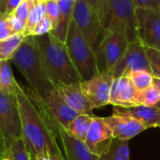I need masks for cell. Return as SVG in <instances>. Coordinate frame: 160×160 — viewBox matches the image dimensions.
Segmentation results:
<instances>
[{"label":"cell","instance_id":"cell-17","mask_svg":"<svg viewBox=\"0 0 160 160\" xmlns=\"http://www.w3.org/2000/svg\"><path fill=\"white\" fill-rule=\"evenodd\" d=\"M81 82L68 85H61L56 87V91L62 98L64 102L73 111L80 114H93V108L81 89Z\"/></svg>","mask_w":160,"mask_h":160},{"label":"cell","instance_id":"cell-24","mask_svg":"<svg viewBox=\"0 0 160 160\" xmlns=\"http://www.w3.org/2000/svg\"><path fill=\"white\" fill-rule=\"evenodd\" d=\"M46 4L45 2H39L38 4H35L34 7L32 8L26 23H25V28L23 31V35L25 37L30 36L31 32L33 31L34 27L46 16Z\"/></svg>","mask_w":160,"mask_h":160},{"label":"cell","instance_id":"cell-41","mask_svg":"<svg viewBox=\"0 0 160 160\" xmlns=\"http://www.w3.org/2000/svg\"><path fill=\"white\" fill-rule=\"evenodd\" d=\"M0 160H11V158H10V157H9L8 155H7V156L3 157V158H2Z\"/></svg>","mask_w":160,"mask_h":160},{"label":"cell","instance_id":"cell-19","mask_svg":"<svg viewBox=\"0 0 160 160\" xmlns=\"http://www.w3.org/2000/svg\"><path fill=\"white\" fill-rule=\"evenodd\" d=\"M75 0H58L59 5V17L54 30L51 33L53 34L61 41L65 42L69 24L72 21V14Z\"/></svg>","mask_w":160,"mask_h":160},{"label":"cell","instance_id":"cell-18","mask_svg":"<svg viewBox=\"0 0 160 160\" xmlns=\"http://www.w3.org/2000/svg\"><path fill=\"white\" fill-rule=\"evenodd\" d=\"M113 114L132 117L141 122L147 128H160V110L157 106L138 105L128 108L113 107Z\"/></svg>","mask_w":160,"mask_h":160},{"label":"cell","instance_id":"cell-25","mask_svg":"<svg viewBox=\"0 0 160 160\" xmlns=\"http://www.w3.org/2000/svg\"><path fill=\"white\" fill-rule=\"evenodd\" d=\"M136 99L138 105H144L150 107L157 106L158 103L160 102L159 91L154 84L146 89L137 90Z\"/></svg>","mask_w":160,"mask_h":160},{"label":"cell","instance_id":"cell-42","mask_svg":"<svg viewBox=\"0 0 160 160\" xmlns=\"http://www.w3.org/2000/svg\"><path fill=\"white\" fill-rule=\"evenodd\" d=\"M33 2L35 3V4H38V3H39V2H43L42 0H33Z\"/></svg>","mask_w":160,"mask_h":160},{"label":"cell","instance_id":"cell-5","mask_svg":"<svg viewBox=\"0 0 160 160\" xmlns=\"http://www.w3.org/2000/svg\"><path fill=\"white\" fill-rule=\"evenodd\" d=\"M65 45L82 82L87 81L98 73L96 53L73 20L69 24Z\"/></svg>","mask_w":160,"mask_h":160},{"label":"cell","instance_id":"cell-10","mask_svg":"<svg viewBox=\"0 0 160 160\" xmlns=\"http://www.w3.org/2000/svg\"><path fill=\"white\" fill-rule=\"evenodd\" d=\"M137 70L151 72L145 46L138 38L128 43L122 58L109 71L112 78L116 79L122 76H128L130 72Z\"/></svg>","mask_w":160,"mask_h":160},{"label":"cell","instance_id":"cell-39","mask_svg":"<svg viewBox=\"0 0 160 160\" xmlns=\"http://www.w3.org/2000/svg\"><path fill=\"white\" fill-rule=\"evenodd\" d=\"M153 84L157 87V89L159 91V94H160V79H158V78H154Z\"/></svg>","mask_w":160,"mask_h":160},{"label":"cell","instance_id":"cell-1","mask_svg":"<svg viewBox=\"0 0 160 160\" xmlns=\"http://www.w3.org/2000/svg\"><path fill=\"white\" fill-rule=\"evenodd\" d=\"M22 139L32 157L49 155L65 158L53 126L40 105L23 88L16 94Z\"/></svg>","mask_w":160,"mask_h":160},{"label":"cell","instance_id":"cell-15","mask_svg":"<svg viewBox=\"0 0 160 160\" xmlns=\"http://www.w3.org/2000/svg\"><path fill=\"white\" fill-rule=\"evenodd\" d=\"M105 119L112 129L113 138L118 140L129 141L135 136L148 129L138 120L126 115L112 113V115L105 117Z\"/></svg>","mask_w":160,"mask_h":160},{"label":"cell","instance_id":"cell-22","mask_svg":"<svg viewBox=\"0 0 160 160\" xmlns=\"http://www.w3.org/2000/svg\"><path fill=\"white\" fill-rule=\"evenodd\" d=\"M99 160H130L128 141L113 139L110 148L99 157Z\"/></svg>","mask_w":160,"mask_h":160},{"label":"cell","instance_id":"cell-44","mask_svg":"<svg viewBox=\"0 0 160 160\" xmlns=\"http://www.w3.org/2000/svg\"><path fill=\"white\" fill-rule=\"evenodd\" d=\"M42 1H43V2H45V1H46V0H42Z\"/></svg>","mask_w":160,"mask_h":160},{"label":"cell","instance_id":"cell-33","mask_svg":"<svg viewBox=\"0 0 160 160\" xmlns=\"http://www.w3.org/2000/svg\"><path fill=\"white\" fill-rule=\"evenodd\" d=\"M8 19L9 25L15 34L16 33H23L24 28H25V22H22V20H20L19 18L15 17L12 14H9Z\"/></svg>","mask_w":160,"mask_h":160},{"label":"cell","instance_id":"cell-11","mask_svg":"<svg viewBox=\"0 0 160 160\" xmlns=\"http://www.w3.org/2000/svg\"><path fill=\"white\" fill-rule=\"evenodd\" d=\"M28 93L40 105L50 120L61 126L66 130L72 120L80 115V113L73 111L64 102L62 98L57 93L56 89H54L44 98H39L31 90H28Z\"/></svg>","mask_w":160,"mask_h":160},{"label":"cell","instance_id":"cell-27","mask_svg":"<svg viewBox=\"0 0 160 160\" xmlns=\"http://www.w3.org/2000/svg\"><path fill=\"white\" fill-rule=\"evenodd\" d=\"M8 154L11 160H32V157L22 137L11 145Z\"/></svg>","mask_w":160,"mask_h":160},{"label":"cell","instance_id":"cell-2","mask_svg":"<svg viewBox=\"0 0 160 160\" xmlns=\"http://www.w3.org/2000/svg\"><path fill=\"white\" fill-rule=\"evenodd\" d=\"M36 41L47 77L55 88L82 82L69 58L65 42L51 32L36 37Z\"/></svg>","mask_w":160,"mask_h":160},{"label":"cell","instance_id":"cell-29","mask_svg":"<svg viewBox=\"0 0 160 160\" xmlns=\"http://www.w3.org/2000/svg\"><path fill=\"white\" fill-rule=\"evenodd\" d=\"M34 5H35V3L33 2V0H22L11 14L26 23L28 15H29L32 8L34 7Z\"/></svg>","mask_w":160,"mask_h":160},{"label":"cell","instance_id":"cell-7","mask_svg":"<svg viewBox=\"0 0 160 160\" xmlns=\"http://www.w3.org/2000/svg\"><path fill=\"white\" fill-rule=\"evenodd\" d=\"M72 20L96 53L105 34L96 10L85 0H75Z\"/></svg>","mask_w":160,"mask_h":160},{"label":"cell","instance_id":"cell-30","mask_svg":"<svg viewBox=\"0 0 160 160\" xmlns=\"http://www.w3.org/2000/svg\"><path fill=\"white\" fill-rule=\"evenodd\" d=\"M45 4H46V14L52 22V30H54L56 27V24H57L58 17H59L58 0H46Z\"/></svg>","mask_w":160,"mask_h":160},{"label":"cell","instance_id":"cell-40","mask_svg":"<svg viewBox=\"0 0 160 160\" xmlns=\"http://www.w3.org/2000/svg\"><path fill=\"white\" fill-rule=\"evenodd\" d=\"M86 1V3L91 7V8H93L94 9H95V8H96V3H97V0H85Z\"/></svg>","mask_w":160,"mask_h":160},{"label":"cell","instance_id":"cell-26","mask_svg":"<svg viewBox=\"0 0 160 160\" xmlns=\"http://www.w3.org/2000/svg\"><path fill=\"white\" fill-rule=\"evenodd\" d=\"M128 77L131 80L137 90H143L153 85L154 76L151 72L145 70H137L130 72Z\"/></svg>","mask_w":160,"mask_h":160},{"label":"cell","instance_id":"cell-34","mask_svg":"<svg viewBox=\"0 0 160 160\" xmlns=\"http://www.w3.org/2000/svg\"><path fill=\"white\" fill-rule=\"evenodd\" d=\"M136 8H148L160 10V0H132Z\"/></svg>","mask_w":160,"mask_h":160},{"label":"cell","instance_id":"cell-4","mask_svg":"<svg viewBox=\"0 0 160 160\" xmlns=\"http://www.w3.org/2000/svg\"><path fill=\"white\" fill-rule=\"evenodd\" d=\"M95 10L105 31H119L131 42L137 38L136 7L132 0H97Z\"/></svg>","mask_w":160,"mask_h":160},{"label":"cell","instance_id":"cell-9","mask_svg":"<svg viewBox=\"0 0 160 160\" xmlns=\"http://www.w3.org/2000/svg\"><path fill=\"white\" fill-rule=\"evenodd\" d=\"M137 38L148 48L160 51V10L136 8Z\"/></svg>","mask_w":160,"mask_h":160},{"label":"cell","instance_id":"cell-20","mask_svg":"<svg viewBox=\"0 0 160 160\" xmlns=\"http://www.w3.org/2000/svg\"><path fill=\"white\" fill-rule=\"evenodd\" d=\"M22 87L15 80L9 60L0 61V91L7 95L16 96Z\"/></svg>","mask_w":160,"mask_h":160},{"label":"cell","instance_id":"cell-14","mask_svg":"<svg viewBox=\"0 0 160 160\" xmlns=\"http://www.w3.org/2000/svg\"><path fill=\"white\" fill-rule=\"evenodd\" d=\"M50 119V118H49ZM56 133L66 160H99V156L92 153L84 142L71 137L65 128L51 121Z\"/></svg>","mask_w":160,"mask_h":160},{"label":"cell","instance_id":"cell-21","mask_svg":"<svg viewBox=\"0 0 160 160\" xmlns=\"http://www.w3.org/2000/svg\"><path fill=\"white\" fill-rule=\"evenodd\" d=\"M94 116L88 114H80L69 124L67 132L76 140L84 142Z\"/></svg>","mask_w":160,"mask_h":160},{"label":"cell","instance_id":"cell-38","mask_svg":"<svg viewBox=\"0 0 160 160\" xmlns=\"http://www.w3.org/2000/svg\"><path fill=\"white\" fill-rule=\"evenodd\" d=\"M8 0H0V13H4L5 8H6V4H7Z\"/></svg>","mask_w":160,"mask_h":160},{"label":"cell","instance_id":"cell-3","mask_svg":"<svg viewBox=\"0 0 160 160\" xmlns=\"http://www.w3.org/2000/svg\"><path fill=\"white\" fill-rule=\"evenodd\" d=\"M10 60L27 81L30 90L39 98H44L55 89L45 72L36 37H25Z\"/></svg>","mask_w":160,"mask_h":160},{"label":"cell","instance_id":"cell-28","mask_svg":"<svg viewBox=\"0 0 160 160\" xmlns=\"http://www.w3.org/2000/svg\"><path fill=\"white\" fill-rule=\"evenodd\" d=\"M145 49L151 68V73L154 78L160 79V51L148 47H145Z\"/></svg>","mask_w":160,"mask_h":160},{"label":"cell","instance_id":"cell-43","mask_svg":"<svg viewBox=\"0 0 160 160\" xmlns=\"http://www.w3.org/2000/svg\"><path fill=\"white\" fill-rule=\"evenodd\" d=\"M157 107H158V109H159V110H160V102H159V103H158Z\"/></svg>","mask_w":160,"mask_h":160},{"label":"cell","instance_id":"cell-37","mask_svg":"<svg viewBox=\"0 0 160 160\" xmlns=\"http://www.w3.org/2000/svg\"><path fill=\"white\" fill-rule=\"evenodd\" d=\"M7 155H8V154H7L6 151H5V149H4L3 142H2V137H1V133H0V159H1L3 157L7 156Z\"/></svg>","mask_w":160,"mask_h":160},{"label":"cell","instance_id":"cell-23","mask_svg":"<svg viewBox=\"0 0 160 160\" xmlns=\"http://www.w3.org/2000/svg\"><path fill=\"white\" fill-rule=\"evenodd\" d=\"M25 36L23 33H16L5 39L0 40V61L9 60L18 50Z\"/></svg>","mask_w":160,"mask_h":160},{"label":"cell","instance_id":"cell-35","mask_svg":"<svg viewBox=\"0 0 160 160\" xmlns=\"http://www.w3.org/2000/svg\"><path fill=\"white\" fill-rule=\"evenodd\" d=\"M22 1V0H8L7 4H6V8H5L4 13L7 14V15L11 14L16 9V8L20 5V3Z\"/></svg>","mask_w":160,"mask_h":160},{"label":"cell","instance_id":"cell-45","mask_svg":"<svg viewBox=\"0 0 160 160\" xmlns=\"http://www.w3.org/2000/svg\"><path fill=\"white\" fill-rule=\"evenodd\" d=\"M32 160H33V159H32Z\"/></svg>","mask_w":160,"mask_h":160},{"label":"cell","instance_id":"cell-31","mask_svg":"<svg viewBox=\"0 0 160 160\" xmlns=\"http://www.w3.org/2000/svg\"><path fill=\"white\" fill-rule=\"evenodd\" d=\"M52 22L49 19V17L46 15L33 29V31L31 32L30 36H34V37H38V36H43L46 35L50 32H52Z\"/></svg>","mask_w":160,"mask_h":160},{"label":"cell","instance_id":"cell-13","mask_svg":"<svg viewBox=\"0 0 160 160\" xmlns=\"http://www.w3.org/2000/svg\"><path fill=\"white\" fill-rule=\"evenodd\" d=\"M113 139L112 129L105 117L94 116L84 141L88 149L100 157L108 151Z\"/></svg>","mask_w":160,"mask_h":160},{"label":"cell","instance_id":"cell-8","mask_svg":"<svg viewBox=\"0 0 160 160\" xmlns=\"http://www.w3.org/2000/svg\"><path fill=\"white\" fill-rule=\"evenodd\" d=\"M128 39L119 31H105L103 38L96 51L98 72L110 70L124 55Z\"/></svg>","mask_w":160,"mask_h":160},{"label":"cell","instance_id":"cell-36","mask_svg":"<svg viewBox=\"0 0 160 160\" xmlns=\"http://www.w3.org/2000/svg\"><path fill=\"white\" fill-rule=\"evenodd\" d=\"M33 160H66L65 158L54 157V156H49V155H38L32 158Z\"/></svg>","mask_w":160,"mask_h":160},{"label":"cell","instance_id":"cell-32","mask_svg":"<svg viewBox=\"0 0 160 160\" xmlns=\"http://www.w3.org/2000/svg\"><path fill=\"white\" fill-rule=\"evenodd\" d=\"M8 17V15L5 13H0V40L5 39L15 34L9 25Z\"/></svg>","mask_w":160,"mask_h":160},{"label":"cell","instance_id":"cell-16","mask_svg":"<svg viewBox=\"0 0 160 160\" xmlns=\"http://www.w3.org/2000/svg\"><path fill=\"white\" fill-rule=\"evenodd\" d=\"M137 89L133 85L131 80L128 76H122L113 79L109 104L113 107H133L138 106L137 99Z\"/></svg>","mask_w":160,"mask_h":160},{"label":"cell","instance_id":"cell-6","mask_svg":"<svg viewBox=\"0 0 160 160\" xmlns=\"http://www.w3.org/2000/svg\"><path fill=\"white\" fill-rule=\"evenodd\" d=\"M0 133L6 153L11 145L22 137L20 111L16 96L0 91Z\"/></svg>","mask_w":160,"mask_h":160},{"label":"cell","instance_id":"cell-12","mask_svg":"<svg viewBox=\"0 0 160 160\" xmlns=\"http://www.w3.org/2000/svg\"><path fill=\"white\" fill-rule=\"evenodd\" d=\"M113 78L109 70L98 72L91 79L81 82V89L93 110L109 104Z\"/></svg>","mask_w":160,"mask_h":160}]
</instances>
